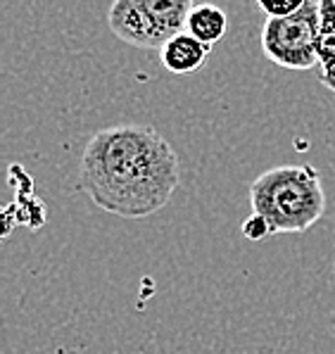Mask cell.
<instances>
[{"label": "cell", "instance_id": "4", "mask_svg": "<svg viewBox=\"0 0 335 354\" xmlns=\"http://www.w3.org/2000/svg\"><path fill=\"white\" fill-rule=\"evenodd\" d=\"M107 24H110L112 34L126 46L140 48V50H162L164 48L140 0H117V3H112L110 10H107Z\"/></svg>", "mask_w": 335, "mask_h": 354}, {"label": "cell", "instance_id": "8", "mask_svg": "<svg viewBox=\"0 0 335 354\" xmlns=\"http://www.w3.org/2000/svg\"><path fill=\"white\" fill-rule=\"evenodd\" d=\"M302 5H305V0H259L257 8L269 19H285L290 15H295Z\"/></svg>", "mask_w": 335, "mask_h": 354}, {"label": "cell", "instance_id": "3", "mask_svg": "<svg viewBox=\"0 0 335 354\" xmlns=\"http://www.w3.org/2000/svg\"><path fill=\"white\" fill-rule=\"evenodd\" d=\"M318 24H321L318 0H305V5L285 19H267L259 38L264 57L293 72H307L316 67Z\"/></svg>", "mask_w": 335, "mask_h": 354}, {"label": "cell", "instance_id": "5", "mask_svg": "<svg viewBox=\"0 0 335 354\" xmlns=\"http://www.w3.org/2000/svg\"><path fill=\"white\" fill-rule=\"evenodd\" d=\"M209 53H212V48L200 43L188 31H183V34L174 36L171 41H166V46L160 50V59L166 72H171L174 76H186L198 72L207 62Z\"/></svg>", "mask_w": 335, "mask_h": 354}, {"label": "cell", "instance_id": "7", "mask_svg": "<svg viewBox=\"0 0 335 354\" xmlns=\"http://www.w3.org/2000/svg\"><path fill=\"white\" fill-rule=\"evenodd\" d=\"M186 31L193 38H198L200 43L212 48L229 31V15L221 8H217V5H209V3L193 5L186 21Z\"/></svg>", "mask_w": 335, "mask_h": 354}, {"label": "cell", "instance_id": "6", "mask_svg": "<svg viewBox=\"0 0 335 354\" xmlns=\"http://www.w3.org/2000/svg\"><path fill=\"white\" fill-rule=\"evenodd\" d=\"M321 24L316 38V64L318 81L335 93V0H318Z\"/></svg>", "mask_w": 335, "mask_h": 354}, {"label": "cell", "instance_id": "2", "mask_svg": "<svg viewBox=\"0 0 335 354\" xmlns=\"http://www.w3.org/2000/svg\"><path fill=\"white\" fill-rule=\"evenodd\" d=\"M252 214L276 233H305L326 214L321 174L312 165H283L259 174L250 186Z\"/></svg>", "mask_w": 335, "mask_h": 354}, {"label": "cell", "instance_id": "9", "mask_svg": "<svg viewBox=\"0 0 335 354\" xmlns=\"http://www.w3.org/2000/svg\"><path fill=\"white\" fill-rule=\"evenodd\" d=\"M242 236L250 238V241H264L267 236H271V228L259 214H252L250 219L242 221Z\"/></svg>", "mask_w": 335, "mask_h": 354}, {"label": "cell", "instance_id": "1", "mask_svg": "<svg viewBox=\"0 0 335 354\" xmlns=\"http://www.w3.org/2000/svg\"><path fill=\"white\" fill-rule=\"evenodd\" d=\"M181 181L176 150L157 129L119 124L100 129L81 155L79 186L90 203L122 219L153 216Z\"/></svg>", "mask_w": 335, "mask_h": 354}]
</instances>
